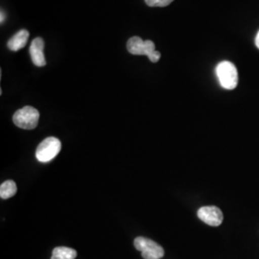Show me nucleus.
I'll list each match as a JSON object with an SVG mask.
<instances>
[{
    "label": "nucleus",
    "instance_id": "f257e3e1",
    "mask_svg": "<svg viewBox=\"0 0 259 259\" xmlns=\"http://www.w3.org/2000/svg\"><path fill=\"white\" fill-rule=\"evenodd\" d=\"M127 49L133 55L147 56L152 63H157L160 59V53L156 50L152 40H143L139 37H131L127 42Z\"/></svg>",
    "mask_w": 259,
    "mask_h": 259
},
{
    "label": "nucleus",
    "instance_id": "f03ea898",
    "mask_svg": "<svg viewBox=\"0 0 259 259\" xmlns=\"http://www.w3.org/2000/svg\"><path fill=\"white\" fill-rule=\"evenodd\" d=\"M216 74L224 89L234 90L238 83L236 66L229 61H224L216 67Z\"/></svg>",
    "mask_w": 259,
    "mask_h": 259
},
{
    "label": "nucleus",
    "instance_id": "7ed1b4c3",
    "mask_svg": "<svg viewBox=\"0 0 259 259\" xmlns=\"http://www.w3.org/2000/svg\"><path fill=\"white\" fill-rule=\"evenodd\" d=\"M39 119V112L37 109L26 106L19 111H16L13 121L16 126H18L20 129L33 130L37 126Z\"/></svg>",
    "mask_w": 259,
    "mask_h": 259
},
{
    "label": "nucleus",
    "instance_id": "20e7f679",
    "mask_svg": "<svg viewBox=\"0 0 259 259\" xmlns=\"http://www.w3.org/2000/svg\"><path fill=\"white\" fill-rule=\"evenodd\" d=\"M61 147V141L57 138H47L38 144L36 157L39 162H49L60 153Z\"/></svg>",
    "mask_w": 259,
    "mask_h": 259
},
{
    "label": "nucleus",
    "instance_id": "39448f33",
    "mask_svg": "<svg viewBox=\"0 0 259 259\" xmlns=\"http://www.w3.org/2000/svg\"><path fill=\"white\" fill-rule=\"evenodd\" d=\"M135 248L141 251V255L144 259H160L164 255V250L155 241L145 237H137L134 241Z\"/></svg>",
    "mask_w": 259,
    "mask_h": 259
},
{
    "label": "nucleus",
    "instance_id": "423d86ee",
    "mask_svg": "<svg viewBox=\"0 0 259 259\" xmlns=\"http://www.w3.org/2000/svg\"><path fill=\"white\" fill-rule=\"evenodd\" d=\"M198 217L200 220L211 227H218L224 220L223 212L220 208L214 205L203 206L198 210Z\"/></svg>",
    "mask_w": 259,
    "mask_h": 259
},
{
    "label": "nucleus",
    "instance_id": "0eeeda50",
    "mask_svg": "<svg viewBox=\"0 0 259 259\" xmlns=\"http://www.w3.org/2000/svg\"><path fill=\"white\" fill-rule=\"evenodd\" d=\"M44 48H45V41L41 37H36L32 41L30 47V55H31L32 62L34 65L38 67H42L47 65Z\"/></svg>",
    "mask_w": 259,
    "mask_h": 259
},
{
    "label": "nucleus",
    "instance_id": "6e6552de",
    "mask_svg": "<svg viewBox=\"0 0 259 259\" xmlns=\"http://www.w3.org/2000/svg\"><path fill=\"white\" fill-rule=\"evenodd\" d=\"M29 32L27 30H20L16 35L11 37L8 41V47L10 50L17 52L19 49L23 48L27 44Z\"/></svg>",
    "mask_w": 259,
    "mask_h": 259
},
{
    "label": "nucleus",
    "instance_id": "1a4fd4ad",
    "mask_svg": "<svg viewBox=\"0 0 259 259\" xmlns=\"http://www.w3.org/2000/svg\"><path fill=\"white\" fill-rule=\"evenodd\" d=\"M77 251L67 247H57L52 251L51 259H75Z\"/></svg>",
    "mask_w": 259,
    "mask_h": 259
},
{
    "label": "nucleus",
    "instance_id": "9d476101",
    "mask_svg": "<svg viewBox=\"0 0 259 259\" xmlns=\"http://www.w3.org/2000/svg\"><path fill=\"white\" fill-rule=\"evenodd\" d=\"M18 187L14 181L8 180L6 182H4L1 186H0V197L3 200H7L11 197L15 196L17 193Z\"/></svg>",
    "mask_w": 259,
    "mask_h": 259
},
{
    "label": "nucleus",
    "instance_id": "9b49d317",
    "mask_svg": "<svg viewBox=\"0 0 259 259\" xmlns=\"http://www.w3.org/2000/svg\"><path fill=\"white\" fill-rule=\"evenodd\" d=\"M174 0H145L146 4L150 7H166Z\"/></svg>",
    "mask_w": 259,
    "mask_h": 259
},
{
    "label": "nucleus",
    "instance_id": "f8f14e48",
    "mask_svg": "<svg viewBox=\"0 0 259 259\" xmlns=\"http://www.w3.org/2000/svg\"><path fill=\"white\" fill-rule=\"evenodd\" d=\"M255 46H256V47L259 49V32L258 34H257V36L255 37Z\"/></svg>",
    "mask_w": 259,
    "mask_h": 259
},
{
    "label": "nucleus",
    "instance_id": "ddd939ff",
    "mask_svg": "<svg viewBox=\"0 0 259 259\" xmlns=\"http://www.w3.org/2000/svg\"><path fill=\"white\" fill-rule=\"evenodd\" d=\"M4 19H5V14L3 13V11H1V20H0V22H1V23H3Z\"/></svg>",
    "mask_w": 259,
    "mask_h": 259
}]
</instances>
